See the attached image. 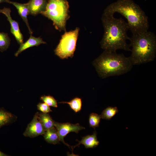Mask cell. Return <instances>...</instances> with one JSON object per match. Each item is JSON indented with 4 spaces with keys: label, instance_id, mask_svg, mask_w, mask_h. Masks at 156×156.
Returning a JSON list of instances; mask_svg holds the SVG:
<instances>
[{
    "label": "cell",
    "instance_id": "cell-1",
    "mask_svg": "<svg viewBox=\"0 0 156 156\" xmlns=\"http://www.w3.org/2000/svg\"><path fill=\"white\" fill-rule=\"evenodd\" d=\"M101 20L104 33L100 44L104 50L116 51L118 49L131 51L130 44L126 42L129 37L127 32L129 26L122 18L103 13Z\"/></svg>",
    "mask_w": 156,
    "mask_h": 156
},
{
    "label": "cell",
    "instance_id": "cell-2",
    "mask_svg": "<svg viewBox=\"0 0 156 156\" xmlns=\"http://www.w3.org/2000/svg\"><path fill=\"white\" fill-rule=\"evenodd\" d=\"M103 13L112 15L118 13L123 16L127 21L129 30L132 35L141 34L148 31V16L140 7L132 0H118L108 6Z\"/></svg>",
    "mask_w": 156,
    "mask_h": 156
},
{
    "label": "cell",
    "instance_id": "cell-3",
    "mask_svg": "<svg viewBox=\"0 0 156 156\" xmlns=\"http://www.w3.org/2000/svg\"><path fill=\"white\" fill-rule=\"evenodd\" d=\"M92 65L99 77L103 79L127 73L133 65L129 57L107 50H104L93 61Z\"/></svg>",
    "mask_w": 156,
    "mask_h": 156
},
{
    "label": "cell",
    "instance_id": "cell-4",
    "mask_svg": "<svg viewBox=\"0 0 156 156\" xmlns=\"http://www.w3.org/2000/svg\"><path fill=\"white\" fill-rule=\"evenodd\" d=\"M132 47L129 57L133 65H138L153 61L156 55V36L148 31L132 35L129 38Z\"/></svg>",
    "mask_w": 156,
    "mask_h": 156
},
{
    "label": "cell",
    "instance_id": "cell-5",
    "mask_svg": "<svg viewBox=\"0 0 156 156\" xmlns=\"http://www.w3.org/2000/svg\"><path fill=\"white\" fill-rule=\"evenodd\" d=\"M69 9L66 0H48L45 10L41 14L52 21L56 29L66 31V22L70 18Z\"/></svg>",
    "mask_w": 156,
    "mask_h": 156
},
{
    "label": "cell",
    "instance_id": "cell-6",
    "mask_svg": "<svg viewBox=\"0 0 156 156\" xmlns=\"http://www.w3.org/2000/svg\"><path fill=\"white\" fill-rule=\"evenodd\" d=\"M79 30V28L77 27L73 30L65 31L54 50L55 55L62 59L73 57Z\"/></svg>",
    "mask_w": 156,
    "mask_h": 156
},
{
    "label": "cell",
    "instance_id": "cell-7",
    "mask_svg": "<svg viewBox=\"0 0 156 156\" xmlns=\"http://www.w3.org/2000/svg\"><path fill=\"white\" fill-rule=\"evenodd\" d=\"M54 127L57 131L60 141L68 146L69 147L72 146L65 143L64 140V138L70 132H75L78 133L79 131L85 129L84 127L81 126L78 123L73 124L69 122L65 123H59L55 121Z\"/></svg>",
    "mask_w": 156,
    "mask_h": 156
},
{
    "label": "cell",
    "instance_id": "cell-8",
    "mask_svg": "<svg viewBox=\"0 0 156 156\" xmlns=\"http://www.w3.org/2000/svg\"><path fill=\"white\" fill-rule=\"evenodd\" d=\"M39 114L38 112L36 113L31 121L28 124L23 133L25 136L34 138L44 134L45 130L38 119Z\"/></svg>",
    "mask_w": 156,
    "mask_h": 156
},
{
    "label": "cell",
    "instance_id": "cell-9",
    "mask_svg": "<svg viewBox=\"0 0 156 156\" xmlns=\"http://www.w3.org/2000/svg\"><path fill=\"white\" fill-rule=\"evenodd\" d=\"M11 10L10 8L4 7L0 9V13L5 15L9 21L10 26V31L17 41L18 43L21 45L23 43V36L20 29L18 23L12 19L11 16Z\"/></svg>",
    "mask_w": 156,
    "mask_h": 156
},
{
    "label": "cell",
    "instance_id": "cell-10",
    "mask_svg": "<svg viewBox=\"0 0 156 156\" xmlns=\"http://www.w3.org/2000/svg\"><path fill=\"white\" fill-rule=\"evenodd\" d=\"M10 4L16 8L19 15L26 24L29 34L31 35L33 31L30 27L27 18V16L29 14V10L27 3H21L11 1Z\"/></svg>",
    "mask_w": 156,
    "mask_h": 156
},
{
    "label": "cell",
    "instance_id": "cell-11",
    "mask_svg": "<svg viewBox=\"0 0 156 156\" xmlns=\"http://www.w3.org/2000/svg\"><path fill=\"white\" fill-rule=\"evenodd\" d=\"M48 0H30L27 3L29 14L36 16L41 14L46 9Z\"/></svg>",
    "mask_w": 156,
    "mask_h": 156
},
{
    "label": "cell",
    "instance_id": "cell-12",
    "mask_svg": "<svg viewBox=\"0 0 156 156\" xmlns=\"http://www.w3.org/2000/svg\"><path fill=\"white\" fill-rule=\"evenodd\" d=\"M46 42L39 37H35L31 35L29 39L25 42L21 44L18 50L15 53L14 55L17 57L23 51L31 47L38 46L41 44H45Z\"/></svg>",
    "mask_w": 156,
    "mask_h": 156
},
{
    "label": "cell",
    "instance_id": "cell-13",
    "mask_svg": "<svg viewBox=\"0 0 156 156\" xmlns=\"http://www.w3.org/2000/svg\"><path fill=\"white\" fill-rule=\"evenodd\" d=\"M96 133L95 131L92 135H87L83 137L81 140L79 141V143L75 146H72L71 149L73 150L75 147L83 144L86 148H93L97 147L99 142L97 140Z\"/></svg>",
    "mask_w": 156,
    "mask_h": 156
},
{
    "label": "cell",
    "instance_id": "cell-14",
    "mask_svg": "<svg viewBox=\"0 0 156 156\" xmlns=\"http://www.w3.org/2000/svg\"><path fill=\"white\" fill-rule=\"evenodd\" d=\"M16 118L15 116L4 109L0 108V128L12 122Z\"/></svg>",
    "mask_w": 156,
    "mask_h": 156
},
{
    "label": "cell",
    "instance_id": "cell-15",
    "mask_svg": "<svg viewBox=\"0 0 156 156\" xmlns=\"http://www.w3.org/2000/svg\"><path fill=\"white\" fill-rule=\"evenodd\" d=\"M43 135L44 140L49 143L55 144L58 143L60 141L57 131L55 127L46 130Z\"/></svg>",
    "mask_w": 156,
    "mask_h": 156
},
{
    "label": "cell",
    "instance_id": "cell-16",
    "mask_svg": "<svg viewBox=\"0 0 156 156\" xmlns=\"http://www.w3.org/2000/svg\"><path fill=\"white\" fill-rule=\"evenodd\" d=\"M38 119L43 126L45 131L54 127L55 121L48 113L39 114Z\"/></svg>",
    "mask_w": 156,
    "mask_h": 156
},
{
    "label": "cell",
    "instance_id": "cell-17",
    "mask_svg": "<svg viewBox=\"0 0 156 156\" xmlns=\"http://www.w3.org/2000/svg\"><path fill=\"white\" fill-rule=\"evenodd\" d=\"M118 112V110L116 107L109 106L104 109L100 115L101 118L110 120Z\"/></svg>",
    "mask_w": 156,
    "mask_h": 156
},
{
    "label": "cell",
    "instance_id": "cell-18",
    "mask_svg": "<svg viewBox=\"0 0 156 156\" xmlns=\"http://www.w3.org/2000/svg\"><path fill=\"white\" fill-rule=\"evenodd\" d=\"M59 103L67 104L75 112H79L81 109L82 101L79 97H75L69 102L62 101Z\"/></svg>",
    "mask_w": 156,
    "mask_h": 156
},
{
    "label": "cell",
    "instance_id": "cell-19",
    "mask_svg": "<svg viewBox=\"0 0 156 156\" xmlns=\"http://www.w3.org/2000/svg\"><path fill=\"white\" fill-rule=\"evenodd\" d=\"M10 39L7 33L0 32V52L6 51L10 46Z\"/></svg>",
    "mask_w": 156,
    "mask_h": 156
},
{
    "label": "cell",
    "instance_id": "cell-20",
    "mask_svg": "<svg viewBox=\"0 0 156 156\" xmlns=\"http://www.w3.org/2000/svg\"><path fill=\"white\" fill-rule=\"evenodd\" d=\"M101 117L100 115L92 113L89 115V122L90 127L95 129L99 126Z\"/></svg>",
    "mask_w": 156,
    "mask_h": 156
},
{
    "label": "cell",
    "instance_id": "cell-21",
    "mask_svg": "<svg viewBox=\"0 0 156 156\" xmlns=\"http://www.w3.org/2000/svg\"><path fill=\"white\" fill-rule=\"evenodd\" d=\"M40 99L49 106L57 107V101L53 96L44 95L41 96Z\"/></svg>",
    "mask_w": 156,
    "mask_h": 156
},
{
    "label": "cell",
    "instance_id": "cell-22",
    "mask_svg": "<svg viewBox=\"0 0 156 156\" xmlns=\"http://www.w3.org/2000/svg\"><path fill=\"white\" fill-rule=\"evenodd\" d=\"M37 107L38 109L43 113H48L52 111L49 106L44 103H39L37 105Z\"/></svg>",
    "mask_w": 156,
    "mask_h": 156
},
{
    "label": "cell",
    "instance_id": "cell-23",
    "mask_svg": "<svg viewBox=\"0 0 156 156\" xmlns=\"http://www.w3.org/2000/svg\"><path fill=\"white\" fill-rule=\"evenodd\" d=\"M11 1L10 0H0V3H7L10 4Z\"/></svg>",
    "mask_w": 156,
    "mask_h": 156
},
{
    "label": "cell",
    "instance_id": "cell-24",
    "mask_svg": "<svg viewBox=\"0 0 156 156\" xmlns=\"http://www.w3.org/2000/svg\"><path fill=\"white\" fill-rule=\"evenodd\" d=\"M9 155L6 154L0 151V156H8Z\"/></svg>",
    "mask_w": 156,
    "mask_h": 156
}]
</instances>
